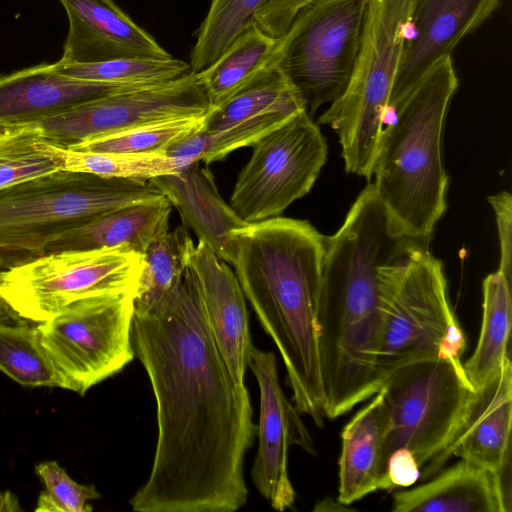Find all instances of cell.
<instances>
[{"instance_id":"6da1fadb","label":"cell","mask_w":512,"mask_h":512,"mask_svg":"<svg viewBox=\"0 0 512 512\" xmlns=\"http://www.w3.org/2000/svg\"><path fill=\"white\" fill-rule=\"evenodd\" d=\"M132 344L151 383L158 434L150 474L131 508L239 510L248 499L244 460L256 437L253 408L185 280L165 302L134 308Z\"/></svg>"},{"instance_id":"7a4b0ae2","label":"cell","mask_w":512,"mask_h":512,"mask_svg":"<svg viewBox=\"0 0 512 512\" xmlns=\"http://www.w3.org/2000/svg\"><path fill=\"white\" fill-rule=\"evenodd\" d=\"M231 265L284 363L293 402L323 426L316 313L326 237L306 220L273 217L232 232Z\"/></svg>"},{"instance_id":"3957f363","label":"cell","mask_w":512,"mask_h":512,"mask_svg":"<svg viewBox=\"0 0 512 512\" xmlns=\"http://www.w3.org/2000/svg\"><path fill=\"white\" fill-rule=\"evenodd\" d=\"M457 87L452 57L446 56L393 110L375 152L376 194L400 230L420 243H429L447 207L442 134Z\"/></svg>"},{"instance_id":"277c9868","label":"cell","mask_w":512,"mask_h":512,"mask_svg":"<svg viewBox=\"0 0 512 512\" xmlns=\"http://www.w3.org/2000/svg\"><path fill=\"white\" fill-rule=\"evenodd\" d=\"M163 197L150 182L68 170L0 189V267L43 256L50 243L107 213Z\"/></svg>"},{"instance_id":"5b68a950","label":"cell","mask_w":512,"mask_h":512,"mask_svg":"<svg viewBox=\"0 0 512 512\" xmlns=\"http://www.w3.org/2000/svg\"><path fill=\"white\" fill-rule=\"evenodd\" d=\"M383 327L376 359L382 383L405 364L441 358L463 367L465 335L451 308L442 263L428 244L382 269Z\"/></svg>"},{"instance_id":"8992f818","label":"cell","mask_w":512,"mask_h":512,"mask_svg":"<svg viewBox=\"0 0 512 512\" xmlns=\"http://www.w3.org/2000/svg\"><path fill=\"white\" fill-rule=\"evenodd\" d=\"M416 0H368L351 80L318 118L338 135L348 173L372 179V167Z\"/></svg>"},{"instance_id":"52a82bcc","label":"cell","mask_w":512,"mask_h":512,"mask_svg":"<svg viewBox=\"0 0 512 512\" xmlns=\"http://www.w3.org/2000/svg\"><path fill=\"white\" fill-rule=\"evenodd\" d=\"M368 0H315L279 38L275 64L309 115L345 92L360 51Z\"/></svg>"},{"instance_id":"ba28073f","label":"cell","mask_w":512,"mask_h":512,"mask_svg":"<svg viewBox=\"0 0 512 512\" xmlns=\"http://www.w3.org/2000/svg\"><path fill=\"white\" fill-rule=\"evenodd\" d=\"M379 391L388 417L383 481L384 465L393 451L408 450L421 468L447 446L474 389L463 367L431 358L396 368Z\"/></svg>"},{"instance_id":"9c48e42d","label":"cell","mask_w":512,"mask_h":512,"mask_svg":"<svg viewBox=\"0 0 512 512\" xmlns=\"http://www.w3.org/2000/svg\"><path fill=\"white\" fill-rule=\"evenodd\" d=\"M142 254L124 248L49 253L0 271V293L28 321L45 322L72 303L135 293Z\"/></svg>"},{"instance_id":"30bf717a","label":"cell","mask_w":512,"mask_h":512,"mask_svg":"<svg viewBox=\"0 0 512 512\" xmlns=\"http://www.w3.org/2000/svg\"><path fill=\"white\" fill-rule=\"evenodd\" d=\"M134 294L78 300L36 327L61 387L84 395L134 358Z\"/></svg>"},{"instance_id":"8fae6325","label":"cell","mask_w":512,"mask_h":512,"mask_svg":"<svg viewBox=\"0 0 512 512\" xmlns=\"http://www.w3.org/2000/svg\"><path fill=\"white\" fill-rule=\"evenodd\" d=\"M229 204L245 222L280 216L313 187L327 160L324 136L303 110L253 146Z\"/></svg>"},{"instance_id":"7c38bea8","label":"cell","mask_w":512,"mask_h":512,"mask_svg":"<svg viewBox=\"0 0 512 512\" xmlns=\"http://www.w3.org/2000/svg\"><path fill=\"white\" fill-rule=\"evenodd\" d=\"M209 109L203 85L191 72L167 83L112 93L29 125L42 141L71 148L155 121L205 115Z\"/></svg>"},{"instance_id":"4fadbf2b","label":"cell","mask_w":512,"mask_h":512,"mask_svg":"<svg viewBox=\"0 0 512 512\" xmlns=\"http://www.w3.org/2000/svg\"><path fill=\"white\" fill-rule=\"evenodd\" d=\"M248 368L254 374L260 393L256 425L258 447L251 478L270 506L284 511L292 508L296 496L288 472L289 448L298 445L314 454L315 446L300 412L282 390L275 354L253 345Z\"/></svg>"},{"instance_id":"5bb4252c","label":"cell","mask_w":512,"mask_h":512,"mask_svg":"<svg viewBox=\"0 0 512 512\" xmlns=\"http://www.w3.org/2000/svg\"><path fill=\"white\" fill-rule=\"evenodd\" d=\"M500 0H416L389 99L393 111L440 59L497 9Z\"/></svg>"},{"instance_id":"9a60e30c","label":"cell","mask_w":512,"mask_h":512,"mask_svg":"<svg viewBox=\"0 0 512 512\" xmlns=\"http://www.w3.org/2000/svg\"><path fill=\"white\" fill-rule=\"evenodd\" d=\"M184 280L197 298L230 373L238 383L245 384L253 343L246 299L234 270L198 241L188 258Z\"/></svg>"},{"instance_id":"2e32d148","label":"cell","mask_w":512,"mask_h":512,"mask_svg":"<svg viewBox=\"0 0 512 512\" xmlns=\"http://www.w3.org/2000/svg\"><path fill=\"white\" fill-rule=\"evenodd\" d=\"M512 364L500 368L472 392L462 420L447 446L425 465L424 479L451 456L497 472L511 457Z\"/></svg>"},{"instance_id":"e0dca14e","label":"cell","mask_w":512,"mask_h":512,"mask_svg":"<svg viewBox=\"0 0 512 512\" xmlns=\"http://www.w3.org/2000/svg\"><path fill=\"white\" fill-rule=\"evenodd\" d=\"M69 28L61 64H94L122 58L172 57L113 0H59Z\"/></svg>"},{"instance_id":"ac0fdd59","label":"cell","mask_w":512,"mask_h":512,"mask_svg":"<svg viewBox=\"0 0 512 512\" xmlns=\"http://www.w3.org/2000/svg\"><path fill=\"white\" fill-rule=\"evenodd\" d=\"M136 87L142 86L68 77L47 63L21 69L0 76V128L31 124Z\"/></svg>"},{"instance_id":"d6986e66","label":"cell","mask_w":512,"mask_h":512,"mask_svg":"<svg viewBox=\"0 0 512 512\" xmlns=\"http://www.w3.org/2000/svg\"><path fill=\"white\" fill-rule=\"evenodd\" d=\"M194 161L177 174L150 179L174 206L183 226L192 230L198 241L205 243L219 258L232 263V232L243 221L218 192L212 173Z\"/></svg>"},{"instance_id":"ffe728a7","label":"cell","mask_w":512,"mask_h":512,"mask_svg":"<svg viewBox=\"0 0 512 512\" xmlns=\"http://www.w3.org/2000/svg\"><path fill=\"white\" fill-rule=\"evenodd\" d=\"M394 512H510L497 472L460 460L419 486L396 491Z\"/></svg>"},{"instance_id":"44dd1931","label":"cell","mask_w":512,"mask_h":512,"mask_svg":"<svg viewBox=\"0 0 512 512\" xmlns=\"http://www.w3.org/2000/svg\"><path fill=\"white\" fill-rule=\"evenodd\" d=\"M387 410L378 391L346 424L341 434L338 501L351 505L381 490Z\"/></svg>"},{"instance_id":"7402d4cb","label":"cell","mask_w":512,"mask_h":512,"mask_svg":"<svg viewBox=\"0 0 512 512\" xmlns=\"http://www.w3.org/2000/svg\"><path fill=\"white\" fill-rule=\"evenodd\" d=\"M171 211L166 197L112 211L65 233L47 246L45 254L106 248L143 254L155 238L169 230Z\"/></svg>"},{"instance_id":"603a6c76","label":"cell","mask_w":512,"mask_h":512,"mask_svg":"<svg viewBox=\"0 0 512 512\" xmlns=\"http://www.w3.org/2000/svg\"><path fill=\"white\" fill-rule=\"evenodd\" d=\"M278 42L279 38L271 37L253 23L218 59L196 73L210 108L227 101L273 64Z\"/></svg>"},{"instance_id":"cb8c5ba5","label":"cell","mask_w":512,"mask_h":512,"mask_svg":"<svg viewBox=\"0 0 512 512\" xmlns=\"http://www.w3.org/2000/svg\"><path fill=\"white\" fill-rule=\"evenodd\" d=\"M483 316L476 348L463 364L466 378L475 390L491 377L509 355L512 299L511 282L500 271L485 277Z\"/></svg>"},{"instance_id":"d4e9b609","label":"cell","mask_w":512,"mask_h":512,"mask_svg":"<svg viewBox=\"0 0 512 512\" xmlns=\"http://www.w3.org/2000/svg\"><path fill=\"white\" fill-rule=\"evenodd\" d=\"M194 245L184 226L167 230L150 243L142 254V267L134 293L135 309L153 308L181 289Z\"/></svg>"},{"instance_id":"484cf974","label":"cell","mask_w":512,"mask_h":512,"mask_svg":"<svg viewBox=\"0 0 512 512\" xmlns=\"http://www.w3.org/2000/svg\"><path fill=\"white\" fill-rule=\"evenodd\" d=\"M303 110L302 98L274 62L227 101L210 108L202 130L223 129L271 112L295 114Z\"/></svg>"},{"instance_id":"4316f807","label":"cell","mask_w":512,"mask_h":512,"mask_svg":"<svg viewBox=\"0 0 512 512\" xmlns=\"http://www.w3.org/2000/svg\"><path fill=\"white\" fill-rule=\"evenodd\" d=\"M35 146L57 159L61 170L143 182L162 175L177 174L194 162L166 154L79 151L60 148L42 140L37 141Z\"/></svg>"},{"instance_id":"83f0119b","label":"cell","mask_w":512,"mask_h":512,"mask_svg":"<svg viewBox=\"0 0 512 512\" xmlns=\"http://www.w3.org/2000/svg\"><path fill=\"white\" fill-rule=\"evenodd\" d=\"M296 114L271 112L243 120L223 129L200 130L174 144L167 150L166 155L200 161L205 164L220 161L234 150L253 146L266 134Z\"/></svg>"},{"instance_id":"f1b7e54d","label":"cell","mask_w":512,"mask_h":512,"mask_svg":"<svg viewBox=\"0 0 512 512\" xmlns=\"http://www.w3.org/2000/svg\"><path fill=\"white\" fill-rule=\"evenodd\" d=\"M270 0H211L197 30L189 65L199 73L210 66L250 25L255 14Z\"/></svg>"},{"instance_id":"f546056e","label":"cell","mask_w":512,"mask_h":512,"mask_svg":"<svg viewBox=\"0 0 512 512\" xmlns=\"http://www.w3.org/2000/svg\"><path fill=\"white\" fill-rule=\"evenodd\" d=\"M206 114L147 123L94 138L66 149L90 152L166 154L174 144L202 130Z\"/></svg>"},{"instance_id":"4dcf8cb0","label":"cell","mask_w":512,"mask_h":512,"mask_svg":"<svg viewBox=\"0 0 512 512\" xmlns=\"http://www.w3.org/2000/svg\"><path fill=\"white\" fill-rule=\"evenodd\" d=\"M62 75L77 79L126 85H157L192 72L189 63L176 58H122L94 64L52 63Z\"/></svg>"},{"instance_id":"1f68e13d","label":"cell","mask_w":512,"mask_h":512,"mask_svg":"<svg viewBox=\"0 0 512 512\" xmlns=\"http://www.w3.org/2000/svg\"><path fill=\"white\" fill-rule=\"evenodd\" d=\"M0 371L23 386L61 387L36 327L0 325Z\"/></svg>"},{"instance_id":"d6a6232c","label":"cell","mask_w":512,"mask_h":512,"mask_svg":"<svg viewBox=\"0 0 512 512\" xmlns=\"http://www.w3.org/2000/svg\"><path fill=\"white\" fill-rule=\"evenodd\" d=\"M40 137L34 128H0V189L61 170L53 156L37 149Z\"/></svg>"},{"instance_id":"836d02e7","label":"cell","mask_w":512,"mask_h":512,"mask_svg":"<svg viewBox=\"0 0 512 512\" xmlns=\"http://www.w3.org/2000/svg\"><path fill=\"white\" fill-rule=\"evenodd\" d=\"M35 470L45 485L37 512H89L92 507L88 502L101 497L94 485L75 482L55 461L40 463Z\"/></svg>"},{"instance_id":"e575fe53","label":"cell","mask_w":512,"mask_h":512,"mask_svg":"<svg viewBox=\"0 0 512 512\" xmlns=\"http://www.w3.org/2000/svg\"><path fill=\"white\" fill-rule=\"evenodd\" d=\"M313 1L315 0H270L257 11L254 23L268 35L280 38L298 12Z\"/></svg>"},{"instance_id":"d590c367","label":"cell","mask_w":512,"mask_h":512,"mask_svg":"<svg viewBox=\"0 0 512 512\" xmlns=\"http://www.w3.org/2000/svg\"><path fill=\"white\" fill-rule=\"evenodd\" d=\"M498 229L500 244L499 269L505 278L511 282L512 268V196L507 191H500L488 197Z\"/></svg>"},{"instance_id":"8d00e7d4","label":"cell","mask_w":512,"mask_h":512,"mask_svg":"<svg viewBox=\"0 0 512 512\" xmlns=\"http://www.w3.org/2000/svg\"><path fill=\"white\" fill-rule=\"evenodd\" d=\"M420 466L414 456L404 449L393 451L383 469L382 490L410 487L419 478Z\"/></svg>"},{"instance_id":"74e56055","label":"cell","mask_w":512,"mask_h":512,"mask_svg":"<svg viewBox=\"0 0 512 512\" xmlns=\"http://www.w3.org/2000/svg\"><path fill=\"white\" fill-rule=\"evenodd\" d=\"M0 325L9 327L29 326L28 320L20 316V314L9 304V302L1 295V293Z\"/></svg>"},{"instance_id":"f35d334b","label":"cell","mask_w":512,"mask_h":512,"mask_svg":"<svg viewBox=\"0 0 512 512\" xmlns=\"http://www.w3.org/2000/svg\"><path fill=\"white\" fill-rule=\"evenodd\" d=\"M0 511H22L17 498L9 491L0 492Z\"/></svg>"},{"instance_id":"ab89813d","label":"cell","mask_w":512,"mask_h":512,"mask_svg":"<svg viewBox=\"0 0 512 512\" xmlns=\"http://www.w3.org/2000/svg\"><path fill=\"white\" fill-rule=\"evenodd\" d=\"M346 505L340 503H336L332 498L326 497L322 501L316 504L314 511H331V507H333V511L335 510H351V508H346Z\"/></svg>"}]
</instances>
